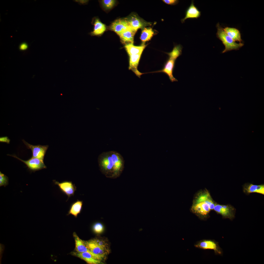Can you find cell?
Returning <instances> with one entry per match:
<instances>
[{
	"instance_id": "obj_1",
	"label": "cell",
	"mask_w": 264,
	"mask_h": 264,
	"mask_svg": "<svg viewBox=\"0 0 264 264\" xmlns=\"http://www.w3.org/2000/svg\"><path fill=\"white\" fill-rule=\"evenodd\" d=\"M100 170L106 177L115 179L119 177L124 167V158L119 153L111 151L103 152L98 158Z\"/></svg>"
},
{
	"instance_id": "obj_2",
	"label": "cell",
	"mask_w": 264,
	"mask_h": 264,
	"mask_svg": "<svg viewBox=\"0 0 264 264\" xmlns=\"http://www.w3.org/2000/svg\"><path fill=\"white\" fill-rule=\"evenodd\" d=\"M182 47L180 44L175 46L171 52L167 53L169 58L165 65L163 69L160 72H164L168 76L171 82L177 81V80L173 76V72L176 61L182 52Z\"/></svg>"
},
{
	"instance_id": "obj_3",
	"label": "cell",
	"mask_w": 264,
	"mask_h": 264,
	"mask_svg": "<svg viewBox=\"0 0 264 264\" xmlns=\"http://www.w3.org/2000/svg\"><path fill=\"white\" fill-rule=\"evenodd\" d=\"M216 27L217 30V37L221 41L225 47L222 53L232 50H238L243 46V43H236L228 35L219 22L217 24Z\"/></svg>"
},
{
	"instance_id": "obj_4",
	"label": "cell",
	"mask_w": 264,
	"mask_h": 264,
	"mask_svg": "<svg viewBox=\"0 0 264 264\" xmlns=\"http://www.w3.org/2000/svg\"><path fill=\"white\" fill-rule=\"evenodd\" d=\"M53 181L55 184L58 186L61 191L67 196L66 201L71 197L74 196L77 187L72 181H64L59 182L55 180Z\"/></svg>"
},
{
	"instance_id": "obj_5",
	"label": "cell",
	"mask_w": 264,
	"mask_h": 264,
	"mask_svg": "<svg viewBox=\"0 0 264 264\" xmlns=\"http://www.w3.org/2000/svg\"><path fill=\"white\" fill-rule=\"evenodd\" d=\"M7 155L13 157L23 162L29 169L32 171H36L46 168L43 161L37 158L32 157L28 160L24 161L20 159L15 155Z\"/></svg>"
},
{
	"instance_id": "obj_6",
	"label": "cell",
	"mask_w": 264,
	"mask_h": 264,
	"mask_svg": "<svg viewBox=\"0 0 264 264\" xmlns=\"http://www.w3.org/2000/svg\"><path fill=\"white\" fill-rule=\"evenodd\" d=\"M22 141L27 148L31 150L32 152V157L37 158L43 161L45 155L48 147V145H33L28 143L23 140Z\"/></svg>"
},
{
	"instance_id": "obj_7",
	"label": "cell",
	"mask_w": 264,
	"mask_h": 264,
	"mask_svg": "<svg viewBox=\"0 0 264 264\" xmlns=\"http://www.w3.org/2000/svg\"><path fill=\"white\" fill-rule=\"evenodd\" d=\"M224 217L232 219L234 216V209L231 206L216 204L213 209Z\"/></svg>"
},
{
	"instance_id": "obj_8",
	"label": "cell",
	"mask_w": 264,
	"mask_h": 264,
	"mask_svg": "<svg viewBox=\"0 0 264 264\" xmlns=\"http://www.w3.org/2000/svg\"><path fill=\"white\" fill-rule=\"evenodd\" d=\"M126 19L131 28L136 32L138 29L143 28L145 26L150 24L141 20L135 15H131Z\"/></svg>"
},
{
	"instance_id": "obj_9",
	"label": "cell",
	"mask_w": 264,
	"mask_h": 264,
	"mask_svg": "<svg viewBox=\"0 0 264 264\" xmlns=\"http://www.w3.org/2000/svg\"><path fill=\"white\" fill-rule=\"evenodd\" d=\"M110 29L117 34L130 28L126 19H119L114 21L111 24Z\"/></svg>"
},
{
	"instance_id": "obj_10",
	"label": "cell",
	"mask_w": 264,
	"mask_h": 264,
	"mask_svg": "<svg viewBox=\"0 0 264 264\" xmlns=\"http://www.w3.org/2000/svg\"><path fill=\"white\" fill-rule=\"evenodd\" d=\"M207 199L203 202L193 203L191 209L192 211L194 213L202 216L208 214L210 210L209 206L207 202Z\"/></svg>"
},
{
	"instance_id": "obj_11",
	"label": "cell",
	"mask_w": 264,
	"mask_h": 264,
	"mask_svg": "<svg viewBox=\"0 0 264 264\" xmlns=\"http://www.w3.org/2000/svg\"><path fill=\"white\" fill-rule=\"evenodd\" d=\"M201 15V12L194 5V1L192 0L191 4L187 8L185 12V16L181 20L182 23L185 22L187 19H197Z\"/></svg>"
},
{
	"instance_id": "obj_12",
	"label": "cell",
	"mask_w": 264,
	"mask_h": 264,
	"mask_svg": "<svg viewBox=\"0 0 264 264\" xmlns=\"http://www.w3.org/2000/svg\"><path fill=\"white\" fill-rule=\"evenodd\" d=\"M75 244V249L78 253L88 252L90 253L97 259L101 260L102 258L98 256L91 252L86 245L84 242L80 239L76 234H74Z\"/></svg>"
},
{
	"instance_id": "obj_13",
	"label": "cell",
	"mask_w": 264,
	"mask_h": 264,
	"mask_svg": "<svg viewBox=\"0 0 264 264\" xmlns=\"http://www.w3.org/2000/svg\"><path fill=\"white\" fill-rule=\"evenodd\" d=\"M142 54V53H140L129 55V69L132 70L139 77H140L143 74L140 72L137 69V67Z\"/></svg>"
},
{
	"instance_id": "obj_14",
	"label": "cell",
	"mask_w": 264,
	"mask_h": 264,
	"mask_svg": "<svg viewBox=\"0 0 264 264\" xmlns=\"http://www.w3.org/2000/svg\"><path fill=\"white\" fill-rule=\"evenodd\" d=\"M136 32L130 28L117 34L123 43L125 44L133 43L134 37Z\"/></svg>"
},
{
	"instance_id": "obj_15",
	"label": "cell",
	"mask_w": 264,
	"mask_h": 264,
	"mask_svg": "<svg viewBox=\"0 0 264 264\" xmlns=\"http://www.w3.org/2000/svg\"><path fill=\"white\" fill-rule=\"evenodd\" d=\"M93 21L94 25L93 31L90 33L92 36H98L102 34L106 30L105 25L102 23L99 19L95 18Z\"/></svg>"
},
{
	"instance_id": "obj_16",
	"label": "cell",
	"mask_w": 264,
	"mask_h": 264,
	"mask_svg": "<svg viewBox=\"0 0 264 264\" xmlns=\"http://www.w3.org/2000/svg\"><path fill=\"white\" fill-rule=\"evenodd\" d=\"M84 242L86 246L91 252L102 258L100 256V253L102 248L105 247V246L100 245L96 240H91Z\"/></svg>"
},
{
	"instance_id": "obj_17",
	"label": "cell",
	"mask_w": 264,
	"mask_h": 264,
	"mask_svg": "<svg viewBox=\"0 0 264 264\" xmlns=\"http://www.w3.org/2000/svg\"><path fill=\"white\" fill-rule=\"evenodd\" d=\"M75 255L89 264H98L100 263L101 260L97 259L88 252L77 253H75Z\"/></svg>"
},
{
	"instance_id": "obj_18",
	"label": "cell",
	"mask_w": 264,
	"mask_h": 264,
	"mask_svg": "<svg viewBox=\"0 0 264 264\" xmlns=\"http://www.w3.org/2000/svg\"><path fill=\"white\" fill-rule=\"evenodd\" d=\"M146 46V45L144 44L140 46H135L133 44V43H131L125 44V48L129 56L142 53Z\"/></svg>"
},
{
	"instance_id": "obj_19",
	"label": "cell",
	"mask_w": 264,
	"mask_h": 264,
	"mask_svg": "<svg viewBox=\"0 0 264 264\" xmlns=\"http://www.w3.org/2000/svg\"><path fill=\"white\" fill-rule=\"evenodd\" d=\"M226 33L235 41H238L241 43L242 40L239 31L236 28L226 27L223 28Z\"/></svg>"
},
{
	"instance_id": "obj_20",
	"label": "cell",
	"mask_w": 264,
	"mask_h": 264,
	"mask_svg": "<svg viewBox=\"0 0 264 264\" xmlns=\"http://www.w3.org/2000/svg\"><path fill=\"white\" fill-rule=\"evenodd\" d=\"M83 201L77 200L71 205L68 212V214H71L77 217L82 209Z\"/></svg>"
},
{
	"instance_id": "obj_21",
	"label": "cell",
	"mask_w": 264,
	"mask_h": 264,
	"mask_svg": "<svg viewBox=\"0 0 264 264\" xmlns=\"http://www.w3.org/2000/svg\"><path fill=\"white\" fill-rule=\"evenodd\" d=\"M244 191L247 193H257L264 195V185H254L252 184L247 185L244 187Z\"/></svg>"
},
{
	"instance_id": "obj_22",
	"label": "cell",
	"mask_w": 264,
	"mask_h": 264,
	"mask_svg": "<svg viewBox=\"0 0 264 264\" xmlns=\"http://www.w3.org/2000/svg\"><path fill=\"white\" fill-rule=\"evenodd\" d=\"M196 246L197 247L204 249H213L218 252L216 244L214 242L210 240H205L202 241L197 244Z\"/></svg>"
},
{
	"instance_id": "obj_23",
	"label": "cell",
	"mask_w": 264,
	"mask_h": 264,
	"mask_svg": "<svg viewBox=\"0 0 264 264\" xmlns=\"http://www.w3.org/2000/svg\"><path fill=\"white\" fill-rule=\"evenodd\" d=\"M154 34V32L150 28H145L143 29L141 35L140 39L143 42L149 41Z\"/></svg>"
},
{
	"instance_id": "obj_24",
	"label": "cell",
	"mask_w": 264,
	"mask_h": 264,
	"mask_svg": "<svg viewBox=\"0 0 264 264\" xmlns=\"http://www.w3.org/2000/svg\"><path fill=\"white\" fill-rule=\"evenodd\" d=\"M210 196L209 192L207 190L200 192L198 194L194 199L193 203H196L204 201Z\"/></svg>"
},
{
	"instance_id": "obj_25",
	"label": "cell",
	"mask_w": 264,
	"mask_h": 264,
	"mask_svg": "<svg viewBox=\"0 0 264 264\" xmlns=\"http://www.w3.org/2000/svg\"><path fill=\"white\" fill-rule=\"evenodd\" d=\"M115 1L113 0H104L102 1L103 7L107 9L111 8L114 5Z\"/></svg>"
},
{
	"instance_id": "obj_26",
	"label": "cell",
	"mask_w": 264,
	"mask_h": 264,
	"mask_svg": "<svg viewBox=\"0 0 264 264\" xmlns=\"http://www.w3.org/2000/svg\"><path fill=\"white\" fill-rule=\"evenodd\" d=\"M8 184V177L0 172V186L4 187Z\"/></svg>"
},
{
	"instance_id": "obj_27",
	"label": "cell",
	"mask_w": 264,
	"mask_h": 264,
	"mask_svg": "<svg viewBox=\"0 0 264 264\" xmlns=\"http://www.w3.org/2000/svg\"><path fill=\"white\" fill-rule=\"evenodd\" d=\"M104 229V228L103 225L100 223H97L94 225V230L97 233H101L103 231Z\"/></svg>"
},
{
	"instance_id": "obj_28",
	"label": "cell",
	"mask_w": 264,
	"mask_h": 264,
	"mask_svg": "<svg viewBox=\"0 0 264 264\" xmlns=\"http://www.w3.org/2000/svg\"><path fill=\"white\" fill-rule=\"evenodd\" d=\"M163 1L166 4L171 5L176 4L178 2V1L177 0H163Z\"/></svg>"
},
{
	"instance_id": "obj_29",
	"label": "cell",
	"mask_w": 264,
	"mask_h": 264,
	"mask_svg": "<svg viewBox=\"0 0 264 264\" xmlns=\"http://www.w3.org/2000/svg\"><path fill=\"white\" fill-rule=\"evenodd\" d=\"M10 141V140L7 136L0 137V142H5L7 143H9Z\"/></svg>"
},
{
	"instance_id": "obj_30",
	"label": "cell",
	"mask_w": 264,
	"mask_h": 264,
	"mask_svg": "<svg viewBox=\"0 0 264 264\" xmlns=\"http://www.w3.org/2000/svg\"><path fill=\"white\" fill-rule=\"evenodd\" d=\"M28 48V45L25 43H23L21 44L19 46L20 49L22 50H26Z\"/></svg>"
}]
</instances>
